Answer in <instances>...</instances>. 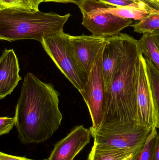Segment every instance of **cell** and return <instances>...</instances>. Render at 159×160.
Returning <instances> with one entry per match:
<instances>
[{
    "label": "cell",
    "mask_w": 159,
    "mask_h": 160,
    "mask_svg": "<svg viewBox=\"0 0 159 160\" xmlns=\"http://www.w3.org/2000/svg\"><path fill=\"white\" fill-rule=\"evenodd\" d=\"M59 95L52 84L42 82L33 73L25 75L15 115L21 142H42L58 129L63 119Z\"/></svg>",
    "instance_id": "6da1fadb"
},
{
    "label": "cell",
    "mask_w": 159,
    "mask_h": 160,
    "mask_svg": "<svg viewBox=\"0 0 159 160\" xmlns=\"http://www.w3.org/2000/svg\"><path fill=\"white\" fill-rule=\"evenodd\" d=\"M141 52L139 40L132 37L127 56L109 90L105 92L102 124L137 122V94Z\"/></svg>",
    "instance_id": "7a4b0ae2"
},
{
    "label": "cell",
    "mask_w": 159,
    "mask_h": 160,
    "mask_svg": "<svg viewBox=\"0 0 159 160\" xmlns=\"http://www.w3.org/2000/svg\"><path fill=\"white\" fill-rule=\"evenodd\" d=\"M71 14L59 15L17 8L0 10V39L12 42L33 39L42 42L43 38L63 31Z\"/></svg>",
    "instance_id": "3957f363"
},
{
    "label": "cell",
    "mask_w": 159,
    "mask_h": 160,
    "mask_svg": "<svg viewBox=\"0 0 159 160\" xmlns=\"http://www.w3.org/2000/svg\"><path fill=\"white\" fill-rule=\"evenodd\" d=\"M152 129L134 122L125 124L104 123L98 128L91 127L89 130L94 138V148L124 150L143 147Z\"/></svg>",
    "instance_id": "277c9868"
},
{
    "label": "cell",
    "mask_w": 159,
    "mask_h": 160,
    "mask_svg": "<svg viewBox=\"0 0 159 160\" xmlns=\"http://www.w3.org/2000/svg\"><path fill=\"white\" fill-rule=\"evenodd\" d=\"M70 36L60 31L44 37L41 44L62 73L80 92L84 88L88 76L77 62Z\"/></svg>",
    "instance_id": "5b68a950"
},
{
    "label": "cell",
    "mask_w": 159,
    "mask_h": 160,
    "mask_svg": "<svg viewBox=\"0 0 159 160\" xmlns=\"http://www.w3.org/2000/svg\"><path fill=\"white\" fill-rule=\"evenodd\" d=\"M75 4L83 16L82 25L94 35L104 38L114 36L133 22V19L122 18L107 12L106 8L112 6L97 0H77Z\"/></svg>",
    "instance_id": "8992f818"
},
{
    "label": "cell",
    "mask_w": 159,
    "mask_h": 160,
    "mask_svg": "<svg viewBox=\"0 0 159 160\" xmlns=\"http://www.w3.org/2000/svg\"><path fill=\"white\" fill-rule=\"evenodd\" d=\"M105 45L96 57L84 88L79 92L88 108L92 120L91 127L94 129L101 125L104 117L105 92L102 72V56Z\"/></svg>",
    "instance_id": "52a82bcc"
},
{
    "label": "cell",
    "mask_w": 159,
    "mask_h": 160,
    "mask_svg": "<svg viewBox=\"0 0 159 160\" xmlns=\"http://www.w3.org/2000/svg\"><path fill=\"white\" fill-rule=\"evenodd\" d=\"M132 37L120 33L107 38L102 56V72L105 92L108 91L127 56Z\"/></svg>",
    "instance_id": "ba28073f"
},
{
    "label": "cell",
    "mask_w": 159,
    "mask_h": 160,
    "mask_svg": "<svg viewBox=\"0 0 159 160\" xmlns=\"http://www.w3.org/2000/svg\"><path fill=\"white\" fill-rule=\"evenodd\" d=\"M136 121L139 125L157 128V118L146 67L145 59L140 56L137 94Z\"/></svg>",
    "instance_id": "9c48e42d"
},
{
    "label": "cell",
    "mask_w": 159,
    "mask_h": 160,
    "mask_svg": "<svg viewBox=\"0 0 159 160\" xmlns=\"http://www.w3.org/2000/svg\"><path fill=\"white\" fill-rule=\"evenodd\" d=\"M107 38L94 35L70 36V41L77 62L81 69L88 76L100 50L106 43Z\"/></svg>",
    "instance_id": "30bf717a"
},
{
    "label": "cell",
    "mask_w": 159,
    "mask_h": 160,
    "mask_svg": "<svg viewBox=\"0 0 159 160\" xmlns=\"http://www.w3.org/2000/svg\"><path fill=\"white\" fill-rule=\"evenodd\" d=\"M89 129L83 125L75 128L55 145L48 160H73L90 142Z\"/></svg>",
    "instance_id": "8fae6325"
},
{
    "label": "cell",
    "mask_w": 159,
    "mask_h": 160,
    "mask_svg": "<svg viewBox=\"0 0 159 160\" xmlns=\"http://www.w3.org/2000/svg\"><path fill=\"white\" fill-rule=\"evenodd\" d=\"M18 60L13 49H5L0 57V99L10 95L21 80Z\"/></svg>",
    "instance_id": "7c38bea8"
},
{
    "label": "cell",
    "mask_w": 159,
    "mask_h": 160,
    "mask_svg": "<svg viewBox=\"0 0 159 160\" xmlns=\"http://www.w3.org/2000/svg\"><path fill=\"white\" fill-rule=\"evenodd\" d=\"M142 148L137 149L118 150L96 149L92 147L87 160H124L133 159Z\"/></svg>",
    "instance_id": "4fadbf2b"
},
{
    "label": "cell",
    "mask_w": 159,
    "mask_h": 160,
    "mask_svg": "<svg viewBox=\"0 0 159 160\" xmlns=\"http://www.w3.org/2000/svg\"><path fill=\"white\" fill-rule=\"evenodd\" d=\"M145 59L147 72L157 115V128H159V70L148 58L145 57Z\"/></svg>",
    "instance_id": "5bb4252c"
},
{
    "label": "cell",
    "mask_w": 159,
    "mask_h": 160,
    "mask_svg": "<svg viewBox=\"0 0 159 160\" xmlns=\"http://www.w3.org/2000/svg\"><path fill=\"white\" fill-rule=\"evenodd\" d=\"M141 52L148 58L159 70V52L150 33L143 34L139 40Z\"/></svg>",
    "instance_id": "9a60e30c"
},
{
    "label": "cell",
    "mask_w": 159,
    "mask_h": 160,
    "mask_svg": "<svg viewBox=\"0 0 159 160\" xmlns=\"http://www.w3.org/2000/svg\"><path fill=\"white\" fill-rule=\"evenodd\" d=\"M134 32L140 34L159 31V13H150L137 23L132 24Z\"/></svg>",
    "instance_id": "2e32d148"
},
{
    "label": "cell",
    "mask_w": 159,
    "mask_h": 160,
    "mask_svg": "<svg viewBox=\"0 0 159 160\" xmlns=\"http://www.w3.org/2000/svg\"><path fill=\"white\" fill-rule=\"evenodd\" d=\"M157 128L152 129L143 146L134 156L132 160H155V149L158 135Z\"/></svg>",
    "instance_id": "e0dca14e"
},
{
    "label": "cell",
    "mask_w": 159,
    "mask_h": 160,
    "mask_svg": "<svg viewBox=\"0 0 159 160\" xmlns=\"http://www.w3.org/2000/svg\"><path fill=\"white\" fill-rule=\"evenodd\" d=\"M106 11L113 15L124 19L142 20L149 14L146 10L131 7H109Z\"/></svg>",
    "instance_id": "ac0fdd59"
},
{
    "label": "cell",
    "mask_w": 159,
    "mask_h": 160,
    "mask_svg": "<svg viewBox=\"0 0 159 160\" xmlns=\"http://www.w3.org/2000/svg\"><path fill=\"white\" fill-rule=\"evenodd\" d=\"M42 0H0V10L17 8L29 11H39Z\"/></svg>",
    "instance_id": "d6986e66"
},
{
    "label": "cell",
    "mask_w": 159,
    "mask_h": 160,
    "mask_svg": "<svg viewBox=\"0 0 159 160\" xmlns=\"http://www.w3.org/2000/svg\"><path fill=\"white\" fill-rule=\"evenodd\" d=\"M114 7H131L146 10L150 14L147 8L138 0H97Z\"/></svg>",
    "instance_id": "ffe728a7"
},
{
    "label": "cell",
    "mask_w": 159,
    "mask_h": 160,
    "mask_svg": "<svg viewBox=\"0 0 159 160\" xmlns=\"http://www.w3.org/2000/svg\"><path fill=\"white\" fill-rule=\"evenodd\" d=\"M16 116L10 118L2 117L0 118V135L7 134L16 125Z\"/></svg>",
    "instance_id": "44dd1931"
},
{
    "label": "cell",
    "mask_w": 159,
    "mask_h": 160,
    "mask_svg": "<svg viewBox=\"0 0 159 160\" xmlns=\"http://www.w3.org/2000/svg\"><path fill=\"white\" fill-rule=\"evenodd\" d=\"M146 6L149 13H159V0H138Z\"/></svg>",
    "instance_id": "7402d4cb"
},
{
    "label": "cell",
    "mask_w": 159,
    "mask_h": 160,
    "mask_svg": "<svg viewBox=\"0 0 159 160\" xmlns=\"http://www.w3.org/2000/svg\"><path fill=\"white\" fill-rule=\"evenodd\" d=\"M0 160H33L23 158V157H16L8 155L5 153H0Z\"/></svg>",
    "instance_id": "603a6c76"
},
{
    "label": "cell",
    "mask_w": 159,
    "mask_h": 160,
    "mask_svg": "<svg viewBox=\"0 0 159 160\" xmlns=\"http://www.w3.org/2000/svg\"><path fill=\"white\" fill-rule=\"evenodd\" d=\"M150 34L154 40V43L159 52V31Z\"/></svg>",
    "instance_id": "cb8c5ba5"
},
{
    "label": "cell",
    "mask_w": 159,
    "mask_h": 160,
    "mask_svg": "<svg viewBox=\"0 0 159 160\" xmlns=\"http://www.w3.org/2000/svg\"><path fill=\"white\" fill-rule=\"evenodd\" d=\"M43 2H56L67 3H75L77 0H42Z\"/></svg>",
    "instance_id": "d4e9b609"
},
{
    "label": "cell",
    "mask_w": 159,
    "mask_h": 160,
    "mask_svg": "<svg viewBox=\"0 0 159 160\" xmlns=\"http://www.w3.org/2000/svg\"><path fill=\"white\" fill-rule=\"evenodd\" d=\"M155 160H159V133L157 137V144L155 149Z\"/></svg>",
    "instance_id": "484cf974"
},
{
    "label": "cell",
    "mask_w": 159,
    "mask_h": 160,
    "mask_svg": "<svg viewBox=\"0 0 159 160\" xmlns=\"http://www.w3.org/2000/svg\"><path fill=\"white\" fill-rule=\"evenodd\" d=\"M132 158H128V159H126L124 160H132Z\"/></svg>",
    "instance_id": "4316f807"
}]
</instances>
